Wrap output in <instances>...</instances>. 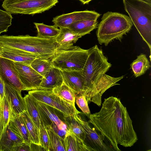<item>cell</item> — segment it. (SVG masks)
Returning a JSON list of instances; mask_svg holds the SVG:
<instances>
[{
  "label": "cell",
  "mask_w": 151,
  "mask_h": 151,
  "mask_svg": "<svg viewBox=\"0 0 151 151\" xmlns=\"http://www.w3.org/2000/svg\"><path fill=\"white\" fill-rule=\"evenodd\" d=\"M38 130L40 145L46 151H51L50 140L46 128L41 120Z\"/></svg>",
  "instance_id": "obj_31"
},
{
  "label": "cell",
  "mask_w": 151,
  "mask_h": 151,
  "mask_svg": "<svg viewBox=\"0 0 151 151\" xmlns=\"http://www.w3.org/2000/svg\"><path fill=\"white\" fill-rule=\"evenodd\" d=\"M12 19L10 13L0 9V34L8 31V27L12 25Z\"/></svg>",
  "instance_id": "obj_32"
},
{
  "label": "cell",
  "mask_w": 151,
  "mask_h": 151,
  "mask_svg": "<svg viewBox=\"0 0 151 151\" xmlns=\"http://www.w3.org/2000/svg\"><path fill=\"white\" fill-rule=\"evenodd\" d=\"M3 47L0 45V55L1 54V52L2 50Z\"/></svg>",
  "instance_id": "obj_40"
},
{
  "label": "cell",
  "mask_w": 151,
  "mask_h": 151,
  "mask_svg": "<svg viewBox=\"0 0 151 151\" xmlns=\"http://www.w3.org/2000/svg\"><path fill=\"white\" fill-rule=\"evenodd\" d=\"M66 151H88L83 140L69 131L64 139Z\"/></svg>",
  "instance_id": "obj_21"
},
{
  "label": "cell",
  "mask_w": 151,
  "mask_h": 151,
  "mask_svg": "<svg viewBox=\"0 0 151 151\" xmlns=\"http://www.w3.org/2000/svg\"><path fill=\"white\" fill-rule=\"evenodd\" d=\"M20 80L23 86L24 91H29L37 88L43 77L30 66L14 62Z\"/></svg>",
  "instance_id": "obj_10"
},
{
  "label": "cell",
  "mask_w": 151,
  "mask_h": 151,
  "mask_svg": "<svg viewBox=\"0 0 151 151\" xmlns=\"http://www.w3.org/2000/svg\"><path fill=\"white\" fill-rule=\"evenodd\" d=\"M58 2V0H4L2 6L11 14L34 15L49 10Z\"/></svg>",
  "instance_id": "obj_6"
},
{
  "label": "cell",
  "mask_w": 151,
  "mask_h": 151,
  "mask_svg": "<svg viewBox=\"0 0 151 151\" xmlns=\"http://www.w3.org/2000/svg\"><path fill=\"white\" fill-rule=\"evenodd\" d=\"M74 116L84 132L83 142L88 151H115L111 144L88 120L82 118L79 114L75 115Z\"/></svg>",
  "instance_id": "obj_7"
},
{
  "label": "cell",
  "mask_w": 151,
  "mask_h": 151,
  "mask_svg": "<svg viewBox=\"0 0 151 151\" xmlns=\"http://www.w3.org/2000/svg\"><path fill=\"white\" fill-rule=\"evenodd\" d=\"M98 24L97 20H82L73 23L68 28L74 33L82 37L97 28Z\"/></svg>",
  "instance_id": "obj_20"
},
{
  "label": "cell",
  "mask_w": 151,
  "mask_h": 151,
  "mask_svg": "<svg viewBox=\"0 0 151 151\" xmlns=\"http://www.w3.org/2000/svg\"><path fill=\"white\" fill-rule=\"evenodd\" d=\"M0 76L4 82L15 88L20 93L24 91V87L13 61L0 57Z\"/></svg>",
  "instance_id": "obj_11"
},
{
  "label": "cell",
  "mask_w": 151,
  "mask_h": 151,
  "mask_svg": "<svg viewBox=\"0 0 151 151\" xmlns=\"http://www.w3.org/2000/svg\"><path fill=\"white\" fill-rule=\"evenodd\" d=\"M60 32L55 38L59 49H65L73 46L82 37L73 33L68 28H60Z\"/></svg>",
  "instance_id": "obj_19"
},
{
  "label": "cell",
  "mask_w": 151,
  "mask_h": 151,
  "mask_svg": "<svg viewBox=\"0 0 151 151\" xmlns=\"http://www.w3.org/2000/svg\"><path fill=\"white\" fill-rule=\"evenodd\" d=\"M63 83L61 70L52 67L49 73L43 77L39 87L37 88L52 90L61 85Z\"/></svg>",
  "instance_id": "obj_16"
},
{
  "label": "cell",
  "mask_w": 151,
  "mask_h": 151,
  "mask_svg": "<svg viewBox=\"0 0 151 151\" xmlns=\"http://www.w3.org/2000/svg\"><path fill=\"white\" fill-rule=\"evenodd\" d=\"M133 25L129 17L119 13L107 12L103 14L98 25L96 35L99 43L107 46L114 40L121 41Z\"/></svg>",
  "instance_id": "obj_2"
},
{
  "label": "cell",
  "mask_w": 151,
  "mask_h": 151,
  "mask_svg": "<svg viewBox=\"0 0 151 151\" xmlns=\"http://www.w3.org/2000/svg\"><path fill=\"white\" fill-rule=\"evenodd\" d=\"M86 116L89 122L115 151L121 150L118 145L131 147L138 140L127 109L117 97L111 96L105 99L99 112Z\"/></svg>",
  "instance_id": "obj_1"
},
{
  "label": "cell",
  "mask_w": 151,
  "mask_h": 151,
  "mask_svg": "<svg viewBox=\"0 0 151 151\" xmlns=\"http://www.w3.org/2000/svg\"><path fill=\"white\" fill-rule=\"evenodd\" d=\"M4 83L5 95L9 103L11 114H20L26 110L24 100L21 93L12 86Z\"/></svg>",
  "instance_id": "obj_14"
},
{
  "label": "cell",
  "mask_w": 151,
  "mask_h": 151,
  "mask_svg": "<svg viewBox=\"0 0 151 151\" xmlns=\"http://www.w3.org/2000/svg\"><path fill=\"white\" fill-rule=\"evenodd\" d=\"M63 122L69 131L77 136L83 141L84 133L80 124L75 118L74 115L63 114Z\"/></svg>",
  "instance_id": "obj_27"
},
{
  "label": "cell",
  "mask_w": 151,
  "mask_h": 151,
  "mask_svg": "<svg viewBox=\"0 0 151 151\" xmlns=\"http://www.w3.org/2000/svg\"><path fill=\"white\" fill-rule=\"evenodd\" d=\"M83 4H88L92 0H78Z\"/></svg>",
  "instance_id": "obj_38"
},
{
  "label": "cell",
  "mask_w": 151,
  "mask_h": 151,
  "mask_svg": "<svg viewBox=\"0 0 151 151\" xmlns=\"http://www.w3.org/2000/svg\"><path fill=\"white\" fill-rule=\"evenodd\" d=\"M61 71L63 82L74 92L76 95L86 96L85 81L82 70Z\"/></svg>",
  "instance_id": "obj_13"
},
{
  "label": "cell",
  "mask_w": 151,
  "mask_h": 151,
  "mask_svg": "<svg viewBox=\"0 0 151 151\" xmlns=\"http://www.w3.org/2000/svg\"><path fill=\"white\" fill-rule=\"evenodd\" d=\"M30 144L24 142L14 147L12 151H31Z\"/></svg>",
  "instance_id": "obj_35"
},
{
  "label": "cell",
  "mask_w": 151,
  "mask_h": 151,
  "mask_svg": "<svg viewBox=\"0 0 151 151\" xmlns=\"http://www.w3.org/2000/svg\"><path fill=\"white\" fill-rule=\"evenodd\" d=\"M4 83L0 76V101H1L5 95Z\"/></svg>",
  "instance_id": "obj_36"
},
{
  "label": "cell",
  "mask_w": 151,
  "mask_h": 151,
  "mask_svg": "<svg viewBox=\"0 0 151 151\" xmlns=\"http://www.w3.org/2000/svg\"><path fill=\"white\" fill-rule=\"evenodd\" d=\"M16 48L45 60H50L58 48L55 38H43L29 35L18 36L15 42Z\"/></svg>",
  "instance_id": "obj_5"
},
{
  "label": "cell",
  "mask_w": 151,
  "mask_h": 151,
  "mask_svg": "<svg viewBox=\"0 0 151 151\" xmlns=\"http://www.w3.org/2000/svg\"><path fill=\"white\" fill-rule=\"evenodd\" d=\"M37 32V37L43 38H55L59 34L60 29L55 25L50 26L43 23H34Z\"/></svg>",
  "instance_id": "obj_24"
},
{
  "label": "cell",
  "mask_w": 151,
  "mask_h": 151,
  "mask_svg": "<svg viewBox=\"0 0 151 151\" xmlns=\"http://www.w3.org/2000/svg\"><path fill=\"white\" fill-rule=\"evenodd\" d=\"M45 127L49 139L51 151H66L64 139L56 134L50 126Z\"/></svg>",
  "instance_id": "obj_29"
},
{
  "label": "cell",
  "mask_w": 151,
  "mask_h": 151,
  "mask_svg": "<svg viewBox=\"0 0 151 151\" xmlns=\"http://www.w3.org/2000/svg\"><path fill=\"white\" fill-rule=\"evenodd\" d=\"M20 114L25 124L31 142L40 145L38 129L30 118L27 111Z\"/></svg>",
  "instance_id": "obj_25"
},
{
  "label": "cell",
  "mask_w": 151,
  "mask_h": 151,
  "mask_svg": "<svg viewBox=\"0 0 151 151\" xmlns=\"http://www.w3.org/2000/svg\"><path fill=\"white\" fill-rule=\"evenodd\" d=\"M24 142L11 129L8 124L0 139V151H12L14 147Z\"/></svg>",
  "instance_id": "obj_18"
},
{
  "label": "cell",
  "mask_w": 151,
  "mask_h": 151,
  "mask_svg": "<svg viewBox=\"0 0 151 151\" xmlns=\"http://www.w3.org/2000/svg\"><path fill=\"white\" fill-rule=\"evenodd\" d=\"M34 100L38 110L40 120L45 127L50 126L54 123L59 128L69 130L63 122V114L62 112L45 103Z\"/></svg>",
  "instance_id": "obj_9"
},
{
  "label": "cell",
  "mask_w": 151,
  "mask_h": 151,
  "mask_svg": "<svg viewBox=\"0 0 151 151\" xmlns=\"http://www.w3.org/2000/svg\"><path fill=\"white\" fill-rule=\"evenodd\" d=\"M28 94L35 100L53 107L64 115H73L80 113L75 105L63 100L52 90L36 88L28 91Z\"/></svg>",
  "instance_id": "obj_8"
},
{
  "label": "cell",
  "mask_w": 151,
  "mask_h": 151,
  "mask_svg": "<svg viewBox=\"0 0 151 151\" xmlns=\"http://www.w3.org/2000/svg\"><path fill=\"white\" fill-rule=\"evenodd\" d=\"M88 55V50L77 46L58 49L50 59L52 67L61 70H82Z\"/></svg>",
  "instance_id": "obj_4"
},
{
  "label": "cell",
  "mask_w": 151,
  "mask_h": 151,
  "mask_svg": "<svg viewBox=\"0 0 151 151\" xmlns=\"http://www.w3.org/2000/svg\"><path fill=\"white\" fill-rule=\"evenodd\" d=\"M30 66L43 77L49 72L52 67L50 60L37 58L31 63Z\"/></svg>",
  "instance_id": "obj_30"
},
{
  "label": "cell",
  "mask_w": 151,
  "mask_h": 151,
  "mask_svg": "<svg viewBox=\"0 0 151 151\" xmlns=\"http://www.w3.org/2000/svg\"><path fill=\"white\" fill-rule=\"evenodd\" d=\"M53 131L63 139L69 130L61 129L54 123H52L50 126Z\"/></svg>",
  "instance_id": "obj_34"
},
{
  "label": "cell",
  "mask_w": 151,
  "mask_h": 151,
  "mask_svg": "<svg viewBox=\"0 0 151 151\" xmlns=\"http://www.w3.org/2000/svg\"><path fill=\"white\" fill-rule=\"evenodd\" d=\"M131 68L135 77L144 74L150 67V62L145 55L141 53L130 64Z\"/></svg>",
  "instance_id": "obj_23"
},
{
  "label": "cell",
  "mask_w": 151,
  "mask_h": 151,
  "mask_svg": "<svg viewBox=\"0 0 151 151\" xmlns=\"http://www.w3.org/2000/svg\"><path fill=\"white\" fill-rule=\"evenodd\" d=\"M30 151H46L43 147L41 146V145H38L33 143H31L30 145Z\"/></svg>",
  "instance_id": "obj_37"
},
{
  "label": "cell",
  "mask_w": 151,
  "mask_h": 151,
  "mask_svg": "<svg viewBox=\"0 0 151 151\" xmlns=\"http://www.w3.org/2000/svg\"><path fill=\"white\" fill-rule=\"evenodd\" d=\"M24 98L26 111L30 118L39 129L40 124V118L35 101L29 94L25 95Z\"/></svg>",
  "instance_id": "obj_26"
},
{
  "label": "cell",
  "mask_w": 151,
  "mask_h": 151,
  "mask_svg": "<svg viewBox=\"0 0 151 151\" xmlns=\"http://www.w3.org/2000/svg\"><path fill=\"white\" fill-rule=\"evenodd\" d=\"M100 14L94 11L88 10L75 11L57 16L53 18L52 22L59 28H68L71 24L76 21L84 19L97 20Z\"/></svg>",
  "instance_id": "obj_12"
},
{
  "label": "cell",
  "mask_w": 151,
  "mask_h": 151,
  "mask_svg": "<svg viewBox=\"0 0 151 151\" xmlns=\"http://www.w3.org/2000/svg\"><path fill=\"white\" fill-rule=\"evenodd\" d=\"M52 91L63 100L75 105L76 94L63 82L61 85L53 89Z\"/></svg>",
  "instance_id": "obj_28"
},
{
  "label": "cell",
  "mask_w": 151,
  "mask_h": 151,
  "mask_svg": "<svg viewBox=\"0 0 151 151\" xmlns=\"http://www.w3.org/2000/svg\"><path fill=\"white\" fill-rule=\"evenodd\" d=\"M0 57L30 66L38 57L29 52L14 48L2 46Z\"/></svg>",
  "instance_id": "obj_15"
},
{
  "label": "cell",
  "mask_w": 151,
  "mask_h": 151,
  "mask_svg": "<svg viewBox=\"0 0 151 151\" xmlns=\"http://www.w3.org/2000/svg\"><path fill=\"white\" fill-rule=\"evenodd\" d=\"M151 4V0H139Z\"/></svg>",
  "instance_id": "obj_39"
},
{
  "label": "cell",
  "mask_w": 151,
  "mask_h": 151,
  "mask_svg": "<svg viewBox=\"0 0 151 151\" xmlns=\"http://www.w3.org/2000/svg\"><path fill=\"white\" fill-rule=\"evenodd\" d=\"M124 8L150 50L151 4L139 0H123Z\"/></svg>",
  "instance_id": "obj_3"
},
{
  "label": "cell",
  "mask_w": 151,
  "mask_h": 151,
  "mask_svg": "<svg viewBox=\"0 0 151 151\" xmlns=\"http://www.w3.org/2000/svg\"><path fill=\"white\" fill-rule=\"evenodd\" d=\"M76 100L77 105L84 114L86 115L91 113L88 102L85 95H77Z\"/></svg>",
  "instance_id": "obj_33"
},
{
  "label": "cell",
  "mask_w": 151,
  "mask_h": 151,
  "mask_svg": "<svg viewBox=\"0 0 151 151\" xmlns=\"http://www.w3.org/2000/svg\"><path fill=\"white\" fill-rule=\"evenodd\" d=\"M9 124L11 129L24 142L31 143L25 124L20 114H11Z\"/></svg>",
  "instance_id": "obj_17"
},
{
  "label": "cell",
  "mask_w": 151,
  "mask_h": 151,
  "mask_svg": "<svg viewBox=\"0 0 151 151\" xmlns=\"http://www.w3.org/2000/svg\"><path fill=\"white\" fill-rule=\"evenodd\" d=\"M11 114L10 105L6 96L0 101V139L9 124Z\"/></svg>",
  "instance_id": "obj_22"
}]
</instances>
